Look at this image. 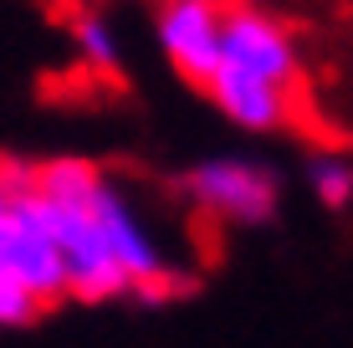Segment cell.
I'll list each match as a JSON object with an SVG mask.
<instances>
[{
    "label": "cell",
    "instance_id": "cell-3",
    "mask_svg": "<svg viewBox=\"0 0 353 348\" xmlns=\"http://www.w3.org/2000/svg\"><path fill=\"white\" fill-rule=\"evenodd\" d=\"M0 277H10L21 292H31L41 313L67 303L62 251H57L52 231H46L36 195H21L16 205L0 215Z\"/></svg>",
    "mask_w": 353,
    "mask_h": 348
},
{
    "label": "cell",
    "instance_id": "cell-2",
    "mask_svg": "<svg viewBox=\"0 0 353 348\" xmlns=\"http://www.w3.org/2000/svg\"><path fill=\"white\" fill-rule=\"evenodd\" d=\"M282 185H287L282 170L266 159H251V154H210L179 174V195L200 215L236 225V231L272 225L282 210Z\"/></svg>",
    "mask_w": 353,
    "mask_h": 348
},
{
    "label": "cell",
    "instance_id": "cell-5",
    "mask_svg": "<svg viewBox=\"0 0 353 348\" xmlns=\"http://www.w3.org/2000/svg\"><path fill=\"white\" fill-rule=\"evenodd\" d=\"M221 31H225V0H159L154 6V36L164 62L185 82L205 88L221 67Z\"/></svg>",
    "mask_w": 353,
    "mask_h": 348
},
{
    "label": "cell",
    "instance_id": "cell-9",
    "mask_svg": "<svg viewBox=\"0 0 353 348\" xmlns=\"http://www.w3.org/2000/svg\"><path fill=\"white\" fill-rule=\"evenodd\" d=\"M36 185V164L31 159H10V154H0V215L16 205L21 195H31Z\"/></svg>",
    "mask_w": 353,
    "mask_h": 348
},
{
    "label": "cell",
    "instance_id": "cell-6",
    "mask_svg": "<svg viewBox=\"0 0 353 348\" xmlns=\"http://www.w3.org/2000/svg\"><path fill=\"white\" fill-rule=\"evenodd\" d=\"M205 98H210L215 113H221L225 123H236L241 134H287V128L297 123V103H302L297 92L276 88V82H266L246 67H230V62H221L210 72Z\"/></svg>",
    "mask_w": 353,
    "mask_h": 348
},
{
    "label": "cell",
    "instance_id": "cell-10",
    "mask_svg": "<svg viewBox=\"0 0 353 348\" xmlns=\"http://www.w3.org/2000/svg\"><path fill=\"white\" fill-rule=\"evenodd\" d=\"M41 318V307H36L31 292H21L10 277H0V328H26V323Z\"/></svg>",
    "mask_w": 353,
    "mask_h": 348
},
{
    "label": "cell",
    "instance_id": "cell-7",
    "mask_svg": "<svg viewBox=\"0 0 353 348\" xmlns=\"http://www.w3.org/2000/svg\"><path fill=\"white\" fill-rule=\"evenodd\" d=\"M67 31H72V52H77V62L88 67L92 77H103V82L123 77V36H118V26H113L108 10L77 6L72 21H67Z\"/></svg>",
    "mask_w": 353,
    "mask_h": 348
},
{
    "label": "cell",
    "instance_id": "cell-1",
    "mask_svg": "<svg viewBox=\"0 0 353 348\" xmlns=\"http://www.w3.org/2000/svg\"><path fill=\"white\" fill-rule=\"evenodd\" d=\"M92 215H97V231H103L108 251H113L118 272L128 277V297H139L149 307H164L174 297L194 292V277L169 261L164 241L154 236V225L143 221V210L133 205V195L113 174H103V185L92 190Z\"/></svg>",
    "mask_w": 353,
    "mask_h": 348
},
{
    "label": "cell",
    "instance_id": "cell-11",
    "mask_svg": "<svg viewBox=\"0 0 353 348\" xmlns=\"http://www.w3.org/2000/svg\"><path fill=\"white\" fill-rule=\"evenodd\" d=\"M82 6H92V0H82Z\"/></svg>",
    "mask_w": 353,
    "mask_h": 348
},
{
    "label": "cell",
    "instance_id": "cell-8",
    "mask_svg": "<svg viewBox=\"0 0 353 348\" xmlns=\"http://www.w3.org/2000/svg\"><path fill=\"white\" fill-rule=\"evenodd\" d=\"M302 179H307L312 200H318L323 210L343 215V210L353 205V159H348V154H333V149L307 154V164H302Z\"/></svg>",
    "mask_w": 353,
    "mask_h": 348
},
{
    "label": "cell",
    "instance_id": "cell-4",
    "mask_svg": "<svg viewBox=\"0 0 353 348\" xmlns=\"http://www.w3.org/2000/svg\"><path fill=\"white\" fill-rule=\"evenodd\" d=\"M221 62L246 67L256 77L276 82V88L302 98V52L292 41V31L276 16H266L256 6H225V31H221Z\"/></svg>",
    "mask_w": 353,
    "mask_h": 348
}]
</instances>
